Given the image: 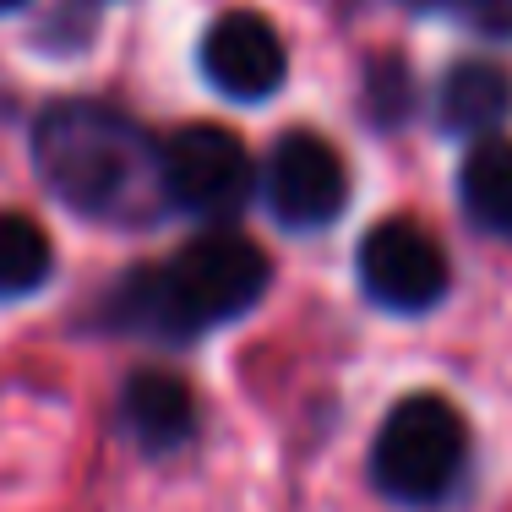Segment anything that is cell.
I'll return each mask as SVG.
<instances>
[{
    "instance_id": "8",
    "label": "cell",
    "mask_w": 512,
    "mask_h": 512,
    "mask_svg": "<svg viewBox=\"0 0 512 512\" xmlns=\"http://www.w3.org/2000/svg\"><path fill=\"white\" fill-rule=\"evenodd\" d=\"M120 420H126L131 442H142L148 453H175L197 431V404L191 387L169 371H131L120 387Z\"/></svg>"
},
{
    "instance_id": "2",
    "label": "cell",
    "mask_w": 512,
    "mask_h": 512,
    "mask_svg": "<svg viewBox=\"0 0 512 512\" xmlns=\"http://www.w3.org/2000/svg\"><path fill=\"white\" fill-rule=\"evenodd\" d=\"M469 458V425L436 393H409L387 409L371 442V480L398 507H431L458 485Z\"/></svg>"
},
{
    "instance_id": "9",
    "label": "cell",
    "mask_w": 512,
    "mask_h": 512,
    "mask_svg": "<svg viewBox=\"0 0 512 512\" xmlns=\"http://www.w3.org/2000/svg\"><path fill=\"white\" fill-rule=\"evenodd\" d=\"M512 115V77L491 60H458L436 88V120L453 137H491Z\"/></svg>"
},
{
    "instance_id": "7",
    "label": "cell",
    "mask_w": 512,
    "mask_h": 512,
    "mask_svg": "<svg viewBox=\"0 0 512 512\" xmlns=\"http://www.w3.org/2000/svg\"><path fill=\"white\" fill-rule=\"evenodd\" d=\"M202 77L240 104L273 99L289 77V50L267 17H256V11H224L202 33Z\"/></svg>"
},
{
    "instance_id": "10",
    "label": "cell",
    "mask_w": 512,
    "mask_h": 512,
    "mask_svg": "<svg viewBox=\"0 0 512 512\" xmlns=\"http://www.w3.org/2000/svg\"><path fill=\"white\" fill-rule=\"evenodd\" d=\"M458 197L480 229L512 235V142L502 137L474 142V153L463 158V175H458Z\"/></svg>"
},
{
    "instance_id": "1",
    "label": "cell",
    "mask_w": 512,
    "mask_h": 512,
    "mask_svg": "<svg viewBox=\"0 0 512 512\" xmlns=\"http://www.w3.org/2000/svg\"><path fill=\"white\" fill-rule=\"evenodd\" d=\"M33 164L44 186L77 213H120L158 186V153L120 109L99 99H60L33 126Z\"/></svg>"
},
{
    "instance_id": "6",
    "label": "cell",
    "mask_w": 512,
    "mask_h": 512,
    "mask_svg": "<svg viewBox=\"0 0 512 512\" xmlns=\"http://www.w3.org/2000/svg\"><path fill=\"white\" fill-rule=\"evenodd\" d=\"M360 289L387 311H431L447 295V251L414 218H387L360 240Z\"/></svg>"
},
{
    "instance_id": "3",
    "label": "cell",
    "mask_w": 512,
    "mask_h": 512,
    "mask_svg": "<svg viewBox=\"0 0 512 512\" xmlns=\"http://www.w3.org/2000/svg\"><path fill=\"white\" fill-rule=\"evenodd\" d=\"M158 278H164V295L175 306L180 333L191 338L202 327L246 316L267 295L273 267H267V251L256 240L235 235V229H213V235L186 240L169 256V267H158Z\"/></svg>"
},
{
    "instance_id": "13",
    "label": "cell",
    "mask_w": 512,
    "mask_h": 512,
    "mask_svg": "<svg viewBox=\"0 0 512 512\" xmlns=\"http://www.w3.org/2000/svg\"><path fill=\"white\" fill-rule=\"evenodd\" d=\"M404 6H414V11H436V6H453V0H404Z\"/></svg>"
},
{
    "instance_id": "5",
    "label": "cell",
    "mask_w": 512,
    "mask_h": 512,
    "mask_svg": "<svg viewBox=\"0 0 512 512\" xmlns=\"http://www.w3.org/2000/svg\"><path fill=\"white\" fill-rule=\"evenodd\" d=\"M262 197L278 224L289 229H322L349 202V169L338 148L316 131H289L273 142L262 164Z\"/></svg>"
},
{
    "instance_id": "14",
    "label": "cell",
    "mask_w": 512,
    "mask_h": 512,
    "mask_svg": "<svg viewBox=\"0 0 512 512\" xmlns=\"http://www.w3.org/2000/svg\"><path fill=\"white\" fill-rule=\"evenodd\" d=\"M11 6H22V0H0V11H11Z\"/></svg>"
},
{
    "instance_id": "12",
    "label": "cell",
    "mask_w": 512,
    "mask_h": 512,
    "mask_svg": "<svg viewBox=\"0 0 512 512\" xmlns=\"http://www.w3.org/2000/svg\"><path fill=\"white\" fill-rule=\"evenodd\" d=\"M453 11L480 39H512V0H453Z\"/></svg>"
},
{
    "instance_id": "11",
    "label": "cell",
    "mask_w": 512,
    "mask_h": 512,
    "mask_svg": "<svg viewBox=\"0 0 512 512\" xmlns=\"http://www.w3.org/2000/svg\"><path fill=\"white\" fill-rule=\"evenodd\" d=\"M50 235L28 213H0V300H22L50 278Z\"/></svg>"
},
{
    "instance_id": "4",
    "label": "cell",
    "mask_w": 512,
    "mask_h": 512,
    "mask_svg": "<svg viewBox=\"0 0 512 512\" xmlns=\"http://www.w3.org/2000/svg\"><path fill=\"white\" fill-rule=\"evenodd\" d=\"M251 191H256V164L229 126L191 120V126L169 131L158 142V197L180 213L229 218L235 207H246Z\"/></svg>"
}]
</instances>
